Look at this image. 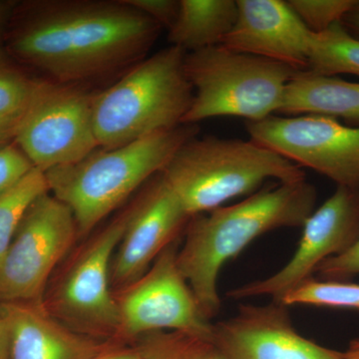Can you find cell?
<instances>
[{"label":"cell","mask_w":359,"mask_h":359,"mask_svg":"<svg viewBox=\"0 0 359 359\" xmlns=\"http://www.w3.org/2000/svg\"><path fill=\"white\" fill-rule=\"evenodd\" d=\"M11 359H93L108 341L78 334L54 318L43 304H0Z\"/></svg>","instance_id":"2e32d148"},{"label":"cell","mask_w":359,"mask_h":359,"mask_svg":"<svg viewBox=\"0 0 359 359\" xmlns=\"http://www.w3.org/2000/svg\"><path fill=\"white\" fill-rule=\"evenodd\" d=\"M302 228L301 241L289 263L273 276L231 290L226 295L233 299L271 297L280 302L283 295L311 278L321 263L347 249L359 236V189L337 187Z\"/></svg>","instance_id":"7c38bea8"},{"label":"cell","mask_w":359,"mask_h":359,"mask_svg":"<svg viewBox=\"0 0 359 359\" xmlns=\"http://www.w3.org/2000/svg\"><path fill=\"white\" fill-rule=\"evenodd\" d=\"M316 202V189L304 179L276 184L238 204L222 205L191 218L177 264L207 320H211L221 308L218 278L224 264L264 233L302 228Z\"/></svg>","instance_id":"7a4b0ae2"},{"label":"cell","mask_w":359,"mask_h":359,"mask_svg":"<svg viewBox=\"0 0 359 359\" xmlns=\"http://www.w3.org/2000/svg\"><path fill=\"white\" fill-rule=\"evenodd\" d=\"M134 342L141 359H224L212 339L185 332H151Z\"/></svg>","instance_id":"44dd1931"},{"label":"cell","mask_w":359,"mask_h":359,"mask_svg":"<svg viewBox=\"0 0 359 359\" xmlns=\"http://www.w3.org/2000/svg\"><path fill=\"white\" fill-rule=\"evenodd\" d=\"M358 341L359 342V340H358Z\"/></svg>","instance_id":"836d02e7"},{"label":"cell","mask_w":359,"mask_h":359,"mask_svg":"<svg viewBox=\"0 0 359 359\" xmlns=\"http://www.w3.org/2000/svg\"><path fill=\"white\" fill-rule=\"evenodd\" d=\"M308 72L323 76L351 74L359 77V39L337 23L311 39Z\"/></svg>","instance_id":"d6986e66"},{"label":"cell","mask_w":359,"mask_h":359,"mask_svg":"<svg viewBox=\"0 0 359 359\" xmlns=\"http://www.w3.org/2000/svg\"><path fill=\"white\" fill-rule=\"evenodd\" d=\"M94 96L80 85L40 78L14 142L33 167L45 173L83 159L99 148L93 125Z\"/></svg>","instance_id":"9c48e42d"},{"label":"cell","mask_w":359,"mask_h":359,"mask_svg":"<svg viewBox=\"0 0 359 359\" xmlns=\"http://www.w3.org/2000/svg\"><path fill=\"white\" fill-rule=\"evenodd\" d=\"M161 174L191 217L249 195L268 180L306 179L301 167L252 139L212 136L187 141Z\"/></svg>","instance_id":"5b68a950"},{"label":"cell","mask_w":359,"mask_h":359,"mask_svg":"<svg viewBox=\"0 0 359 359\" xmlns=\"http://www.w3.org/2000/svg\"><path fill=\"white\" fill-rule=\"evenodd\" d=\"M192 217L162 174L144 186L111 263L113 292L141 278L163 250L180 240Z\"/></svg>","instance_id":"4fadbf2b"},{"label":"cell","mask_w":359,"mask_h":359,"mask_svg":"<svg viewBox=\"0 0 359 359\" xmlns=\"http://www.w3.org/2000/svg\"><path fill=\"white\" fill-rule=\"evenodd\" d=\"M237 20L222 45L289 65L308 68L313 32L283 0H237Z\"/></svg>","instance_id":"9a60e30c"},{"label":"cell","mask_w":359,"mask_h":359,"mask_svg":"<svg viewBox=\"0 0 359 359\" xmlns=\"http://www.w3.org/2000/svg\"><path fill=\"white\" fill-rule=\"evenodd\" d=\"M162 29L125 0H48L21 11L6 46L47 80L79 85L140 62Z\"/></svg>","instance_id":"6da1fadb"},{"label":"cell","mask_w":359,"mask_h":359,"mask_svg":"<svg viewBox=\"0 0 359 359\" xmlns=\"http://www.w3.org/2000/svg\"><path fill=\"white\" fill-rule=\"evenodd\" d=\"M280 302L287 306L304 304L359 311V285L309 278L283 295Z\"/></svg>","instance_id":"7402d4cb"},{"label":"cell","mask_w":359,"mask_h":359,"mask_svg":"<svg viewBox=\"0 0 359 359\" xmlns=\"http://www.w3.org/2000/svg\"><path fill=\"white\" fill-rule=\"evenodd\" d=\"M133 205L134 202L126 205L87 237L58 266L60 269L47 285L45 309L78 334L104 341L115 339L119 313L111 287V263Z\"/></svg>","instance_id":"52a82bcc"},{"label":"cell","mask_w":359,"mask_h":359,"mask_svg":"<svg viewBox=\"0 0 359 359\" xmlns=\"http://www.w3.org/2000/svg\"><path fill=\"white\" fill-rule=\"evenodd\" d=\"M316 273L327 280L359 275V236L344 252L321 263Z\"/></svg>","instance_id":"484cf974"},{"label":"cell","mask_w":359,"mask_h":359,"mask_svg":"<svg viewBox=\"0 0 359 359\" xmlns=\"http://www.w3.org/2000/svg\"><path fill=\"white\" fill-rule=\"evenodd\" d=\"M233 0H180L179 13L168 29V41L190 53L222 43L237 20Z\"/></svg>","instance_id":"ac0fdd59"},{"label":"cell","mask_w":359,"mask_h":359,"mask_svg":"<svg viewBox=\"0 0 359 359\" xmlns=\"http://www.w3.org/2000/svg\"><path fill=\"white\" fill-rule=\"evenodd\" d=\"M18 122L6 119L0 116V147L15 142Z\"/></svg>","instance_id":"f1b7e54d"},{"label":"cell","mask_w":359,"mask_h":359,"mask_svg":"<svg viewBox=\"0 0 359 359\" xmlns=\"http://www.w3.org/2000/svg\"><path fill=\"white\" fill-rule=\"evenodd\" d=\"M344 359H359V342L354 340L348 351L344 353Z\"/></svg>","instance_id":"1f68e13d"},{"label":"cell","mask_w":359,"mask_h":359,"mask_svg":"<svg viewBox=\"0 0 359 359\" xmlns=\"http://www.w3.org/2000/svg\"><path fill=\"white\" fill-rule=\"evenodd\" d=\"M341 25L353 36L359 39V0H356L353 8L342 20Z\"/></svg>","instance_id":"f546056e"},{"label":"cell","mask_w":359,"mask_h":359,"mask_svg":"<svg viewBox=\"0 0 359 359\" xmlns=\"http://www.w3.org/2000/svg\"><path fill=\"white\" fill-rule=\"evenodd\" d=\"M47 192L49 189L45 174L33 168L18 183L0 195V261L25 212L37 198Z\"/></svg>","instance_id":"ffe728a7"},{"label":"cell","mask_w":359,"mask_h":359,"mask_svg":"<svg viewBox=\"0 0 359 359\" xmlns=\"http://www.w3.org/2000/svg\"><path fill=\"white\" fill-rule=\"evenodd\" d=\"M212 340L224 359H344L299 334L280 302L242 304L235 316L212 323Z\"/></svg>","instance_id":"5bb4252c"},{"label":"cell","mask_w":359,"mask_h":359,"mask_svg":"<svg viewBox=\"0 0 359 359\" xmlns=\"http://www.w3.org/2000/svg\"><path fill=\"white\" fill-rule=\"evenodd\" d=\"M93 359H141V354L135 342L110 340Z\"/></svg>","instance_id":"83f0119b"},{"label":"cell","mask_w":359,"mask_h":359,"mask_svg":"<svg viewBox=\"0 0 359 359\" xmlns=\"http://www.w3.org/2000/svg\"><path fill=\"white\" fill-rule=\"evenodd\" d=\"M7 9L6 4L0 2V40H1L2 28H4V21H6Z\"/></svg>","instance_id":"d6a6232c"},{"label":"cell","mask_w":359,"mask_h":359,"mask_svg":"<svg viewBox=\"0 0 359 359\" xmlns=\"http://www.w3.org/2000/svg\"><path fill=\"white\" fill-rule=\"evenodd\" d=\"M129 6L169 29L179 13L178 0H125Z\"/></svg>","instance_id":"4316f807"},{"label":"cell","mask_w":359,"mask_h":359,"mask_svg":"<svg viewBox=\"0 0 359 359\" xmlns=\"http://www.w3.org/2000/svg\"><path fill=\"white\" fill-rule=\"evenodd\" d=\"M40 78L0 65V116L20 123L29 109Z\"/></svg>","instance_id":"603a6c76"},{"label":"cell","mask_w":359,"mask_h":359,"mask_svg":"<svg viewBox=\"0 0 359 359\" xmlns=\"http://www.w3.org/2000/svg\"><path fill=\"white\" fill-rule=\"evenodd\" d=\"M194 98L183 124L216 117L257 122L278 113L287 85L301 71L219 44L187 53Z\"/></svg>","instance_id":"8992f818"},{"label":"cell","mask_w":359,"mask_h":359,"mask_svg":"<svg viewBox=\"0 0 359 359\" xmlns=\"http://www.w3.org/2000/svg\"><path fill=\"white\" fill-rule=\"evenodd\" d=\"M180 240L163 250L151 268L114 292L119 313L116 341L134 342L155 332H180L212 339V323L177 264Z\"/></svg>","instance_id":"30bf717a"},{"label":"cell","mask_w":359,"mask_h":359,"mask_svg":"<svg viewBox=\"0 0 359 359\" xmlns=\"http://www.w3.org/2000/svg\"><path fill=\"white\" fill-rule=\"evenodd\" d=\"M356 0H289L297 18L309 32L318 34L337 23H341Z\"/></svg>","instance_id":"cb8c5ba5"},{"label":"cell","mask_w":359,"mask_h":359,"mask_svg":"<svg viewBox=\"0 0 359 359\" xmlns=\"http://www.w3.org/2000/svg\"><path fill=\"white\" fill-rule=\"evenodd\" d=\"M278 113L327 116L359 124V83L301 71L287 85Z\"/></svg>","instance_id":"e0dca14e"},{"label":"cell","mask_w":359,"mask_h":359,"mask_svg":"<svg viewBox=\"0 0 359 359\" xmlns=\"http://www.w3.org/2000/svg\"><path fill=\"white\" fill-rule=\"evenodd\" d=\"M186 55L170 45L135 65L109 88L95 93L93 125L99 148L121 147L183 125L194 98Z\"/></svg>","instance_id":"277c9868"},{"label":"cell","mask_w":359,"mask_h":359,"mask_svg":"<svg viewBox=\"0 0 359 359\" xmlns=\"http://www.w3.org/2000/svg\"><path fill=\"white\" fill-rule=\"evenodd\" d=\"M0 359H11L8 330L1 313H0Z\"/></svg>","instance_id":"4dcf8cb0"},{"label":"cell","mask_w":359,"mask_h":359,"mask_svg":"<svg viewBox=\"0 0 359 359\" xmlns=\"http://www.w3.org/2000/svg\"><path fill=\"white\" fill-rule=\"evenodd\" d=\"M33 168L15 143L0 147V195L18 183Z\"/></svg>","instance_id":"d4e9b609"},{"label":"cell","mask_w":359,"mask_h":359,"mask_svg":"<svg viewBox=\"0 0 359 359\" xmlns=\"http://www.w3.org/2000/svg\"><path fill=\"white\" fill-rule=\"evenodd\" d=\"M198 124H183L113 149H96L72 164L45 172L49 192L74 215L78 238H86L130 196L162 173Z\"/></svg>","instance_id":"3957f363"},{"label":"cell","mask_w":359,"mask_h":359,"mask_svg":"<svg viewBox=\"0 0 359 359\" xmlns=\"http://www.w3.org/2000/svg\"><path fill=\"white\" fill-rule=\"evenodd\" d=\"M77 240L69 208L50 192L37 198L0 261V304H43L47 285Z\"/></svg>","instance_id":"ba28073f"},{"label":"cell","mask_w":359,"mask_h":359,"mask_svg":"<svg viewBox=\"0 0 359 359\" xmlns=\"http://www.w3.org/2000/svg\"><path fill=\"white\" fill-rule=\"evenodd\" d=\"M250 139L299 167L359 189V126L320 115L269 116L248 122Z\"/></svg>","instance_id":"8fae6325"}]
</instances>
